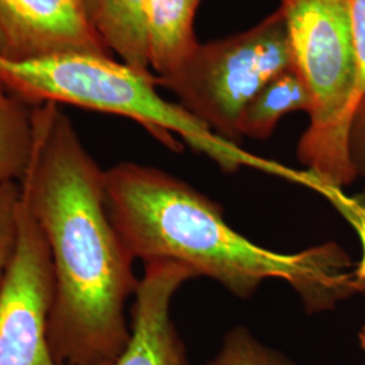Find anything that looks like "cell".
<instances>
[{
  "instance_id": "1",
  "label": "cell",
  "mask_w": 365,
  "mask_h": 365,
  "mask_svg": "<svg viewBox=\"0 0 365 365\" xmlns=\"http://www.w3.org/2000/svg\"><path fill=\"white\" fill-rule=\"evenodd\" d=\"M21 197L51 252L48 339L57 365H111L126 349L140 279L106 207L105 170L56 103L33 106Z\"/></svg>"
},
{
  "instance_id": "2",
  "label": "cell",
  "mask_w": 365,
  "mask_h": 365,
  "mask_svg": "<svg viewBox=\"0 0 365 365\" xmlns=\"http://www.w3.org/2000/svg\"><path fill=\"white\" fill-rule=\"evenodd\" d=\"M106 207L134 260L175 261L237 298L267 280L287 283L309 313L333 309L365 288V268L334 242L295 253L262 248L225 221L221 206L182 179L138 163L105 170Z\"/></svg>"
},
{
  "instance_id": "3",
  "label": "cell",
  "mask_w": 365,
  "mask_h": 365,
  "mask_svg": "<svg viewBox=\"0 0 365 365\" xmlns=\"http://www.w3.org/2000/svg\"><path fill=\"white\" fill-rule=\"evenodd\" d=\"M0 86L30 106L72 105L129 118L172 150L180 152L185 144L226 173L252 168L299 185L310 180L306 170L252 155L223 140L179 103L160 96L156 75L137 71L111 56H0Z\"/></svg>"
},
{
  "instance_id": "4",
  "label": "cell",
  "mask_w": 365,
  "mask_h": 365,
  "mask_svg": "<svg viewBox=\"0 0 365 365\" xmlns=\"http://www.w3.org/2000/svg\"><path fill=\"white\" fill-rule=\"evenodd\" d=\"M294 66L312 96L310 125L298 158L327 187L356 179L349 134L356 113L357 61L351 0H282Z\"/></svg>"
},
{
  "instance_id": "5",
  "label": "cell",
  "mask_w": 365,
  "mask_h": 365,
  "mask_svg": "<svg viewBox=\"0 0 365 365\" xmlns=\"http://www.w3.org/2000/svg\"><path fill=\"white\" fill-rule=\"evenodd\" d=\"M292 66L286 21L279 9L244 33L197 43L172 75L157 80L191 115L235 144L245 106L271 78Z\"/></svg>"
},
{
  "instance_id": "6",
  "label": "cell",
  "mask_w": 365,
  "mask_h": 365,
  "mask_svg": "<svg viewBox=\"0 0 365 365\" xmlns=\"http://www.w3.org/2000/svg\"><path fill=\"white\" fill-rule=\"evenodd\" d=\"M52 300L51 252L21 197L18 244L0 298V365H57L48 339Z\"/></svg>"
},
{
  "instance_id": "7",
  "label": "cell",
  "mask_w": 365,
  "mask_h": 365,
  "mask_svg": "<svg viewBox=\"0 0 365 365\" xmlns=\"http://www.w3.org/2000/svg\"><path fill=\"white\" fill-rule=\"evenodd\" d=\"M0 27L10 58L66 53L111 56L80 0H0Z\"/></svg>"
},
{
  "instance_id": "8",
  "label": "cell",
  "mask_w": 365,
  "mask_h": 365,
  "mask_svg": "<svg viewBox=\"0 0 365 365\" xmlns=\"http://www.w3.org/2000/svg\"><path fill=\"white\" fill-rule=\"evenodd\" d=\"M197 277L175 261L145 264L133 306L131 337L111 365H191L185 344L170 317V304L184 283Z\"/></svg>"
},
{
  "instance_id": "9",
  "label": "cell",
  "mask_w": 365,
  "mask_h": 365,
  "mask_svg": "<svg viewBox=\"0 0 365 365\" xmlns=\"http://www.w3.org/2000/svg\"><path fill=\"white\" fill-rule=\"evenodd\" d=\"M149 0H88L86 13L110 53L141 72H150L148 41Z\"/></svg>"
},
{
  "instance_id": "10",
  "label": "cell",
  "mask_w": 365,
  "mask_h": 365,
  "mask_svg": "<svg viewBox=\"0 0 365 365\" xmlns=\"http://www.w3.org/2000/svg\"><path fill=\"white\" fill-rule=\"evenodd\" d=\"M199 0H149V63L158 78L172 75L199 43L194 18Z\"/></svg>"
},
{
  "instance_id": "11",
  "label": "cell",
  "mask_w": 365,
  "mask_h": 365,
  "mask_svg": "<svg viewBox=\"0 0 365 365\" xmlns=\"http://www.w3.org/2000/svg\"><path fill=\"white\" fill-rule=\"evenodd\" d=\"M312 96L295 66L271 78L245 106L238 134L255 140H265L274 133L279 120L288 113H310Z\"/></svg>"
},
{
  "instance_id": "12",
  "label": "cell",
  "mask_w": 365,
  "mask_h": 365,
  "mask_svg": "<svg viewBox=\"0 0 365 365\" xmlns=\"http://www.w3.org/2000/svg\"><path fill=\"white\" fill-rule=\"evenodd\" d=\"M33 137V106L0 86V184L22 180Z\"/></svg>"
},
{
  "instance_id": "13",
  "label": "cell",
  "mask_w": 365,
  "mask_h": 365,
  "mask_svg": "<svg viewBox=\"0 0 365 365\" xmlns=\"http://www.w3.org/2000/svg\"><path fill=\"white\" fill-rule=\"evenodd\" d=\"M207 365H297L284 353L261 342L248 327H235L223 337Z\"/></svg>"
},
{
  "instance_id": "14",
  "label": "cell",
  "mask_w": 365,
  "mask_h": 365,
  "mask_svg": "<svg viewBox=\"0 0 365 365\" xmlns=\"http://www.w3.org/2000/svg\"><path fill=\"white\" fill-rule=\"evenodd\" d=\"M19 211V182L0 184V298L18 244Z\"/></svg>"
},
{
  "instance_id": "15",
  "label": "cell",
  "mask_w": 365,
  "mask_h": 365,
  "mask_svg": "<svg viewBox=\"0 0 365 365\" xmlns=\"http://www.w3.org/2000/svg\"><path fill=\"white\" fill-rule=\"evenodd\" d=\"M352 9L353 39L357 61L356 84V110L365 96V0H351Z\"/></svg>"
},
{
  "instance_id": "16",
  "label": "cell",
  "mask_w": 365,
  "mask_h": 365,
  "mask_svg": "<svg viewBox=\"0 0 365 365\" xmlns=\"http://www.w3.org/2000/svg\"><path fill=\"white\" fill-rule=\"evenodd\" d=\"M349 156L357 178H365V96L353 117L349 134Z\"/></svg>"
},
{
  "instance_id": "17",
  "label": "cell",
  "mask_w": 365,
  "mask_h": 365,
  "mask_svg": "<svg viewBox=\"0 0 365 365\" xmlns=\"http://www.w3.org/2000/svg\"><path fill=\"white\" fill-rule=\"evenodd\" d=\"M0 56L9 57V45H7V39L4 37L1 27H0Z\"/></svg>"
},
{
  "instance_id": "18",
  "label": "cell",
  "mask_w": 365,
  "mask_h": 365,
  "mask_svg": "<svg viewBox=\"0 0 365 365\" xmlns=\"http://www.w3.org/2000/svg\"><path fill=\"white\" fill-rule=\"evenodd\" d=\"M359 342H360L361 349L365 351V325L361 327V330H360V333H359Z\"/></svg>"
},
{
  "instance_id": "19",
  "label": "cell",
  "mask_w": 365,
  "mask_h": 365,
  "mask_svg": "<svg viewBox=\"0 0 365 365\" xmlns=\"http://www.w3.org/2000/svg\"><path fill=\"white\" fill-rule=\"evenodd\" d=\"M81 3H83V7H84V10H86V6H87V3H88V0H80Z\"/></svg>"
}]
</instances>
